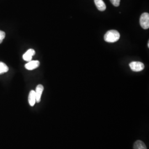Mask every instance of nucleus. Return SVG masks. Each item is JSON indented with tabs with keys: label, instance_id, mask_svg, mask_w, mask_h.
<instances>
[{
	"label": "nucleus",
	"instance_id": "obj_5",
	"mask_svg": "<svg viewBox=\"0 0 149 149\" xmlns=\"http://www.w3.org/2000/svg\"><path fill=\"white\" fill-rule=\"evenodd\" d=\"M40 65V62L38 60L34 61H31L29 62H28L27 64L25 65L26 69L28 70H32L37 69Z\"/></svg>",
	"mask_w": 149,
	"mask_h": 149
},
{
	"label": "nucleus",
	"instance_id": "obj_8",
	"mask_svg": "<svg viewBox=\"0 0 149 149\" xmlns=\"http://www.w3.org/2000/svg\"><path fill=\"white\" fill-rule=\"evenodd\" d=\"M97 9L100 11H104L106 9V5L103 0H94Z\"/></svg>",
	"mask_w": 149,
	"mask_h": 149
},
{
	"label": "nucleus",
	"instance_id": "obj_9",
	"mask_svg": "<svg viewBox=\"0 0 149 149\" xmlns=\"http://www.w3.org/2000/svg\"><path fill=\"white\" fill-rule=\"evenodd\" d=\"M134 149H147L145 144L141 140H137L134 144Z\"/></svg>",
	"mask_w": 149,
	"mask_h": 149
},
{
	"label": "nucleus",
	"instance_id": "obj_12",
	"mask_svg": "<svg viewBox=\"0 0 149 149\" xmlns=\"http://www.w3.org/2000/svg\"><path fill=\"white\" fill-rule=\"evenodd\" d=\"M6 34L5 32L2 31H0V44L2 43L3 40L5 39V38Z\"/></svg>",
	"mask_w": 149,
	"mask_h": 149
},
{
	"label": "nucleus",
	"instance_id": "obj_2",
	"mask_svg": "<svg viewBox=\"0 0 149 149\" xmlns=\"http://www.w3.org/2000/svg\"><path fill=\"white\" fill-rule=\"evenodd\" d=\"M140 24L141 27L144 29H148L149 28V14L148 13H143L140 18Z\"/></svg>",
	"mask_w": 149,
	"mask_h": 149
},
{
	"label": "nucleus",
	"instance_id": "obj_11",
	"mask_svg": "<svg viewBox=\"0 0 149 149\" xmlns=\"http://www.w3.org/2000/svg\"><path fill=\"white\" fill-rule=\"evenodd\" d=\"M110 1L113 6H114L115 7H118L120 5V0H110Z\"/></svg>",
	"mask_w": 149,
	"mask_h": 149
},
{
	"label": "nucleus",
	"instance_id": "obj_7",
	"mask_svg": "<svg viewBox=\"0 0 149 149\" xmlns=\"http://www.w3.org/2000/svg\"><path fill=\"white\" fill-rule=\"evenodd\" d=\"M28 102L31 106H34L36 102V92L35 91L31 90L29 92L28 97Z\"/></svg>",
	"mask_w": 149,
	"mask_h": 149
},
{
	"label": "nucleus",
	"instance_id": "obj_10",
	"mask_svg": "<svg viewBox=\"0 0 149 149\" xmlns=\"http://www.w3.org/2000/svg\"><path fill=\"white\" fill-rule=\"evenodd\" d=\"M8 70V66L5 63L0 62V74L7 72Z\"/></svg>",
	"mask_w": 149,
	"mask_h": 149
},
{
	"label": "nucleus",
	"instance_id": "obj_6",
	"mask_svg": "<svg viewBox=\"0 0 149 149\" xmlns=\"http://www.w3.org/2000/svg\"><path fill=\"white\" fill-rule=\"evenodd\" d=\"M43 90H44V87L42 85H38L36 87V102L37 103H39L41 100V96L42 95Z\"/></svg>",
	"mask_w": 149,
	"mask_h": 149
},
{
	"label": "nucleus",
	"instance_id": "obj_1",
	"mask_svg": "<svg viewBox=\"0 0 149 149\" xmlns=\"http://www.w3.org/2000/svg\"><path fill=\"white\" fill-rule=\"evenodd\" d=\"M120 34L116 30H110L107 32L104 36V40L108 43H114L120 38Z\"/></svg>",
	"mask_w": 149,
	"mask_h": 149
},
{
	"label": "nucleus",
	"instance_id": "obj_4",
	"mask_svg": "<svg viewBox=\"0 0 149 149\" xmlns=\"http://www.w3.org/2000/svg\"><path fill=\"white\" fill-rule=\"evenodd\" d=\"M36 54V52L34 49H30L28 50L26 53L24 54L23 55V59L24 61H26L27 62H29L32 61L33 56L34 55Z\"/></svg>",
	"mask_w": 149,
	"mask_h": 149
},
{
	"label": "nucleus",
	"instance_id": "obj_3",
	"mask_svg": "<svg viewBox=\"0 0 149 149\" xmlns=\"http://www.w3.org/2000/svg\"><path fill=\"white\" fill-rule=\"evenodd\" d=\"M129 66L131 70L135 72L141 71L144 69V64L139 61L132 62L129 64Z\"/></svg>",
	"mask_w": 149,
	"mask_h": 149
},
{
	"label": "nucleus",
	"instance_id": "obj_13",
	"mask_svg": "<svg viewBox=\"0 0 149 149\" xmlns=\"http://www.w3.org/2000/svg\"><path fill=\"white\" fill-rule=\"evenodd\" d=\"M148 48H149V42H148Z\"/></svg>",
	"mask_w": 149,
	"mask_h": 149
}]
</instances>
